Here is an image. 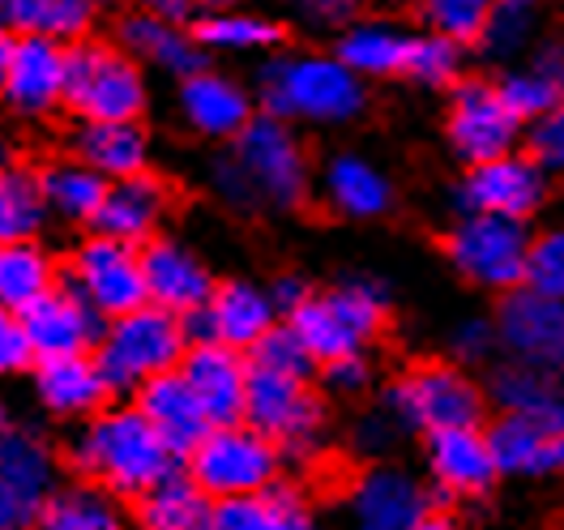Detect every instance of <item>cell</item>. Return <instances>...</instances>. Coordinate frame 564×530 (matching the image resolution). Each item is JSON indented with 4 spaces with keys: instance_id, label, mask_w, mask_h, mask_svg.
<instances>
[{
    "instance_id": "3957f363",
    "label": "cell",
    "mask_w": 564,
    "mask_h": 530,
    "mask_svg": "<svg viewBox=\"0 0 564 530\" xmlns=\"http://www.w3.org/2000/svg\"><path fill=\"white\" fill-rule=\"evenodd\" d=\"M381 407L398 420L406 436H436L458 428H488V389L475 372L449 359H423L402 368L381 389Z\"/></svg>"
},
{
    "instance_id": "5b68a950",
    "label": "cell",
    "mask_w": 564,
    "mask_h": 530,
    "mask_svg": "<svg viewBox=\"0 0 564 530\" xmlns=\"http://www.w3.org/2000/svg\"><path fill=\"white\" fill-rule=\"evenodd\" d=\"M188 351L193 347H188V334H184L180 317L145 304L129 317L107 321V334L95 359L104 368L111 393L138 398L141 386H150V381H159L167 372H180Z\"/></svg>"
},
{
    "instance_id": "ee69618b",
    "label": "cell",
    "mask_w": 564,
    "mask_h": 530,
    "mask_svg": "<svg viewBox=\"0 0 564 530\" xmlns=\"http://www.w3.org/2000/svg\"><path fill=\"white\" fill-rule=\"evenodd\" d=\"M462 61H466V47L420 31L406 77H411L415 86H423V90H454L462 77H466V73H462Z\"/></svg>"
},
{
    "instance_id": "9f6ffc18",
    "label": "cell",
    "mask_w": 564,
    "mask_h": 530,
    "mask_svg": "<svg viewBox=\"0 0 564 530\" xmlns=\"http://www.w3.org/2000/svg\"><path fill=\"white\" fill-rule=\"evenodd\" d=\"M0 368H4L9 377H31L39 368L35 343H31L26 325L13 317V313L0 317Z\"/></svg>"
},
{
    "instance_id": "83f0119b",
    "label": "cell",
    "mask_w": 564,
    "mask_h": 530,
    "mask_svg": "<svg viewBox=\"0 0 564 530\" xmlns=\"http://www.w3.org/2000/svg\"><path fill=\"white\" fill-rule=\"evenodd\" d=\"M206 313L214 321V338L240 355H248L270 329L282 325L274 291L270 283H257V279H223Z\"/></svg>"
},
{
    "instance_id": "44dd1931",
    "label": "cell",
    "mask_w": 564,
    "mask_h": 530,
    "mask_svg": "<svg viewBox=\"0 0 564 530\" xmlns=\"http://www.w3.org/2000/svg\"><path fill=\"white\" fill-rule=\"evenodd\" d=\"M18 321L26 325L31 343L43 359H65V355H95L107 334V321L82 304L69 286H56L47 291L39 304H31L26 313H18Z\"/></svg>"
},
{
    "instance_id": "f35d334b",
    "label": "cell",
    "mask_w": 564,
    "mask_h": 530,
    "mask_svg": "<svg viewBox=\"0 0 564 530\" xmlns=\"http://www.w3.org/2000/svg\"><path fill=\"white\" fill-rule=\"evenodd\" d=\"M214 500L180 466L150 496L138 500V530H210Z\"/></svg>"
},
{
    "instance_id": "d590c367",
    "label": "cell",
    "mask_w": 564,
    "mask_h": 530,
    "mask_svg": "<svg viewBox=\"0 0 564 530\" xmlns=\"http://www.w3.org/2000/svg\"><path fill=\"white\" fill-rule=\"evenodd\" d=\"M61 286V261L43 248V240L0 245V304L4 313H26L47 291Z\"/></svg>"
},
{
    "instance_id": "4316f807",
    "label": "cell",
    "mask_w": 564,
    "mask_h": 530,
    "mask_svg": "<svg viewBox=\"0 0 564 530\" xmlns=\"http://www.w3.org/2000/svg\"><path fill=\"white\" fill-rule=\"evenodd\" d=\"M488 450L500 479H552L564 475V432L539 428L518 415L488 420Z\"/></svg>"
},
{
    "instance_id": "7bdbcfd3",
    "label": "cell",
    "mask_w": 564,
    "mask_h": 530,
    "mask_svg": "<svg viewBox=\"0 0 564 530\" xmlns=\"http://www.w3.org/2000/svg\"><path fill=\"white\" fill-rule=\"evenodd\" d=\"M488 13H492L488 0H427V4H420L423 31L449 39L458 47H479Z\"/></svg>"
},
{
    "instance_id": "cb8c5ba5",
    "label": "cell",
    "mask_w": 564,
    "mask_h": 530,
    "mask_svg": "<svg viewBox=\"0 0 564 530\" xmlns=\"http://www.w3.org/2000/svg\"><path fill=\"white\" fill-rule=\"evenodd\" d=\"M248 355L231 351L223 343L214 347H193L180 364V377L197 393L202 411L210 428L245 424V402H248Z\"/></svg>"
},
{
    "instance_id": "e0dca14e",
    "label": "cell",
    "mask_w": 564,
    "mask_h": 530,
    "mask_svg": "<svg viewBox=\"0 0 564 530\" xmlns=\"http://www.w3.org/2000/svg\"><path fill=\"white\" fill-rule=\"evenodd\" d=\"M423 445V470L436 496V509L454 500H484L496 488L500 470L488 450L484 428H458V432H436L420 441Z\"/></svg>"
},
{
    "instance_id": "e575fe53",
    "label": "cell",
    "mask_w": 564,
    "mask_h": 530,
    "mask_svg": "<svg viewBox=\"0 0 564 530\" xmlns=\"http://www.w3.org/2000/svg\"><path fill=\"white\" fill-rule=\"evenodd\" d=\"M56 218L47 210L43 180L31 163H4L0 172V245H26L39 240Z\"/></svg>"
},
{
    "instance_id": "1f68e13d",
    "label": "cell",
    "mask_w": 564,
    "mask_h": 530,
    "mask_svg": "<svg viewBox=\"0 0 564 530\" xmlns=\"http://www.w3.org/2000/svg\"><path fill=\"white\" fill-rule=\"evenodd\" d=\"M39 180H43V197H47V210L56 223L65 227H95V218L104 210L107 184L99 172H90L86 163H77L73 154H56L52 163L39 167Z\"/></svg>"
},
{
    "instance_id": "603a6c76",
    "label": "cell",
    "mask_w": 564,
    "mask_h": 530,
    "mask_svg": "<svg viewBox=\"0 0 564 530\" xmlns=\"http://www.w3.org/2000/svg\"><path fill=\"white\" fill-rule=\"evenodd\" d=\"M172 214V184L159 176V172H145L133 180H116L107 188L104 210L95 218L90 231L111 236V240H124L133 248H145L150 240L163 236V223Z\"/></svg>"
},
{
    "instance_id": "5bb4252c",
    "label": "cell",
    "mask_w": 564,
    "mask_h": 530,
    "mask_svg": "<svg viewBox=\"0 0 564 530\" xmlns=\"http://www.w3.org/2000/svg\"><path fill=\"white\" fill-rule=\"evenodd\" d=\"M351 527L364 530H411L436 509L432 484L420 470L402 466V462H377V466H359L343 493Z\"/></svg>"
},
{
    "instance_id": "7a4b0ae2",
    "label": "cell",
    "mask_w": 564,
    "mask_h": 530,
    "mask_svg": "<svg viewBox=\"0 0 564 530\" xmlns=\"http://www.w3.org/2000/svg\"><path fill=\"white\" fill-rule=\"evenodd\" d=\"M252 99L257 111L279 116L286 125L313 129H343L364 116L368 82L351 73L334 52L317 47H282L274 56L257 61L252 69Z\"/></svg>"
},
{
    "instance_id": "f1b7e54d",
    "label": "cell",
    "mask_w": 564,
    "mask_h": 530,
    "mask_svg": "<svg viewBox=\"0 0 564 530\" xmlns=\"http://www.w3.org/2000/svg\"><path fill=\"white\" fill-rule=\"evenodd\" d=\"M415 35L393 18H359L343 35L334 39V56L359 73L364 82H381V77H406L411 69V52H415Z\"/></svg>"
},
{
    "instance_id": "d4e9b609",
    "label": "cell",
    "mask_w": 564,
    "mask_h": 530,
    "mask_svg": "<svg viewBox=\"0 0 564 530\" xmlns=\"http://www.w3.org/2000/svg\"><path fill=\"white\" fill-rule=\"evenodd\" d=\"M484 389L496 415H518L539 428L564 432V377L539 372L518 359H496L484 372Z\"/></svg>"
},
{
    "instance_id": "6da1fadb",
    "label": "cell",
    "mask_w": 564,
    "mask_h": 530,
    "mask_svg": "<svg viewBox=\"0 0 564 530\" xmlns=\"http://www.w3.org/2000/svg\"><path fill=\"white\" fill-rule=\"evenodd\" d=\"M65 466L73 479L99 484L124 505L150 496L163 479H172L184 462L167 450V441L141 415L133 402H111L95 420L73 428L65 445Z\"/></svg>"
},
{
    "instance_id": "8d00e7d4",
    "label": "cell",
    "mask_w": 564,
    "mask_h": 530,
    "mask_svg": "<svg viewBox=\"0 0 564 530\" xmlns=\"http://www.w3.org/2000/svg\"><path fill=\"white\" fill-rule=\"evenodd\" d=\"M543 39V13L534 0H496L492 13H488V26H484V39H479V56L488 65H500V69H518V61L539 47Z\"/></svg>"
},
{
    "instance_id": "30bf717a",
    "label": "cell",
    "mask_w": 564,
    "mask_h": 530,
    "mask_svg": "<svg viewBox=\"0 0 564 530\" xmlns=\"http://www.w3.org/2000/svg\"><path fill=\"white\" fill-rule=\"evenodd\" d=\"M231 154L245 163V172L257 184L265 210H300L317 188L308 145L300 138V129L279 120V116L257 111V120L240 133Z\"/></svg>"
},
{
    "instance_id": "8992f818",
    "label": "cell",
    "mask_w": 564,
    "mask_h": 530,
    "mask_svg": "<svg viewBox=\"0 0 564 530\" xmlns=\"http://www.w3.org/2000/svg\"><path fill=\"white\" fill-rule=\"evenodd\" d=\"M530 223L492 218V214H458L445 231V261L462 283L492 291L496 300L527 286Z\"/></svg>"
},
{
    "instance_id": "2e32d148",
    "label": "cell",
    "mask_w": 564,
    "mask_h": 530,
    "mask_svg": "<svg viewBox=\"0 0 564 530\" xmlns=\"http://www.w3.org/2000/svg\"><path fill=\"white\" fill-rule=\"evenodd\" d=\"M176 111L188 133L227 150L257 120V99H252V86L210 65V69L193 73L188 82H176Z\"/></svg>"
},
{
    "instance_id": "681fc988",
    "label": "cell",
    "mask_w": 564,
    "mask_h": 530,
    "mask_svg": "<svg viewBox=\"0 0 564 530\" xmlns=\"http://www.w3.org/2000/svg\"><path fill=\"white\" fill-rule=\"evenodd\" d=\"M527 286L539 295L564 300V218L534 231L527 261Z\"/></svg>"
},
{
    "instance_id": "db71d44e",
    "label": "cell",
    "mask_w": 564,
    "mask_h": 530,
    "mask_svg": "<svg viewBox=\"0 0 564 530\" xmlns=\"http://www.w3.org/2000/svg\"><path fill=\"white\" fill-rule=\"evenodd\" d=\"M321 381L338 398H359V393H368V389L377 386V364H372L368 351H351L343 355V359H334V364H325Z\"/></svg>"
},
{
    "instance_id": "277c9868",
    "label": "cell",
    "mask_w": 564,
    "mask_h": 530,
    "mask_svg": "<svg viewBox=\"0 0 564 530\" xmlns=\"http://www.w3.org/2000/svg\"><path fill=\"white\" fill-rule=\"evenodd\" d=\"M150 107V82L138 61L116 39H86L69 47L65 111L73 125L141 120Z\"/></svg>"
},
{
    "instance_id": "9a60e30c",
    "label": "cell",
    "mask_w": 564,
    "mask_h": 530,
    "mask_svg": "<svg viewBox=\"0 0 564 530\" xmlns=\"http://www.w3.org/2000/svg\"><path fill=\"white\" fill-rule=\"evenodd\" d=\"M492 317L500 334V359H518L527 368L564 377V300L522 286L496 300Z\"/></svg>"
},
{
    "instance_id": "52a82bcc",
    "label": "cell",
    "mask_w": 564,
    "mask_h": 530,
    "mask_svg": "<svg viewBox=\"0 0 564 530\" xmlns=\"http://www.w3.org/2000/svg\"><path fill=\"white\" fill-rule=\"evenodd\" d=\"M61 466L52 436L31 420L0 424V530H35L47 500L61 493Z\"/></svg>"
},
{
    "instance_id": "bcb514c9",
    "label": "cell",
    "mask_w": 564,
    "mask_h": 530,
    "mask_svg": "<svg viewBox=\"0 0 564 530\" xmlns=\"http://www.w3.org/2000/svg\"><path fill=\"white\" fill-rule=\"evenodd\" d=\"M206 188H210L214 202L231 214L265 210V202H261L257 184H252V176L245 172V163L231 154V145H227V150H218V154H210V163H206Z\"/></svg>"
},
{
    "instance_id": "d6a6232c",
    "label": "cell",
    "mask_w": 564,
    "mask_h": 530,
    "mask_svg": "<svg viewBox=\"0 0 564 530\" xmlns=\"http://www.w3.org/2000/svg\"><path fill=\"white\" fill-rule=\"evenodd\" d=\"M197 43L210 52H223V56H274L282 52V22L270 18V13H252V9H206L193 26Z\"/></svg>"
},
{
    "instance_id": "74e56055",
    "label": "cell",
    "mask_w": 564,
    "mask_h": 530,
    "mask_svg": "<svg viewBox=\"0 0 564 530\" xmlns=\"http://www.w3.org/2000/svg\"><path fill=\"white\" fill-rule=\"evenodd\" d=\"M325 300H329V309L343 317V325L368 347V343L386 329L389 309H393V286H389L381 274L351 270V274H343L338 283L325 286Z\"/></svg>"
},
{
    "instance_id": "ba28073f",
    "label": "cell",
    "mask_w": 564,
    "mask_h": 530,
    "mask_svg": "<svg viewBox=\"0 0 564 530\" xmlns=\"http://www.w3.org/2000/svg\"><path fill=\"white\" fill-rule=\"evenodd\" d=\"M282 466L286 462H282L279 445L248 424L210 428V436L184 462L188 479L210 500L265 496L274 484H282Z\"/></svg>"
},
{
    "instance_id": "be15d7a7",
    "label": "cell",
    "mask_w": 564,
    "mask_h": 530,
    "mask_svg": "<svg viewBox=\"0 0 564 530\" xmlns=\"http://www.w3.org/2000/svg\"><path fill=\"white\" fill-rule=\"evenodd\" d=\"M351 530H364V527H351Z\"/></svg>"
},
{
    "instance_id": "4dcf8cb0",
    "label": "cell",
    "mask_w": 564,
    "mask_h": 530,
    "mask_svg": "<svg viewBox=\"0 0 564 530\" xmlns=\"http://www.w3.org/2000/svg\"><path fill=\"white\" fill-rule=\"evenodd\" d=\"M99 9L90 0H4L0 4V26L4 35H35L52 39L61 47L86 43Z\"/></svg>"
},
{
    "instance_id": "ac0fdd59",
    "label": "cell",
    "mask_w": 564,
    "mask_h": 530,
    "mask_svg": "<svg viewBox=\"0 0 564 530\" xmlns=\"http://www.w3.org/2000/svg\"><path fill=\"white\" fill-rule=\"evenodd\" d=\"M141 270H145L150 304L172 317L202 313L218 291V279L206 266V257L180 236H159L141 248Z\"/></svg>"
},
{
    "instance_id": "6125c7cd",
    "label": "cell",
    "mask_w": 564,
    "mask_h": 530,
    "mask_svg": "<svg viewBox=\"0 0 564 530\" xmlns=\"http://www.w3.org/2000/svg\"><path fill=\"white\" fill-rule=\"evenodd\" d=\"M411 530H462V527H458V518H454L449 509H432V513H427L423 522H415Z\"/></svg>"
},
{
    "instance_id": "b9f144b4",
    "label": "cell",
    "mask_w": 564,
    "mask_h": 530,
    "mask_svg": "<svg viewBox=\"0 0 564 530\" xmlns=\"http://www.w3.org/2000/svg\"><path fill=\"white\" fill-rule=\"evenodd\" d=\"M274 445H279L282 462H291V466H317L325 458V450H329V407H325L321 393H313L300 407V415L282 428Z\"/></svg>"
},
{
    "instance_id": "94428289",
    "label": "cell",
    "mask_w": 564,
    "mask_h": 530,
    "mask_svg": "<svg viewBox=\"0 0 564 530\" xmlns=\"http://www.w3.org/2000/svg\"><path fill=\"white\" fill-rule=\"evenodd\" d=\"M150 9H154L159 18H167V22H176V26H188V31H193L197 18L206 13V9H197V4H188V0H154Z\"/></svg>"
},
{
    "instance_id": "836d02e7",
    "label": "cell",
    "mask_w": 564,
    "mask_h": 530,
    "mask_svg": "<svg viewBox=\"0 0 564 530\" xmlns=\"http://www.w3.org/2000/svg\"><path fill=\"white\" fill-rule=\"evenodd\" d=\"M35 530H133L129 509L120 496H111L99 484L86 479H65L61 493L47 500L39 513Z\"/></svg>"
},
{
    "instance_id": "6f0895ef",
    "label": "cell",
    "mask_w": 564,
    "mask_h": 530,
    "mask_svg": "<svg viewBox=\"0 0 564 530\" xmlns=\"http://www.w3.org/2000/svg\"><path fill=\"white\" fill-rule=\"evenodd\" d=\"M364 13H359V4L351 0H304V4H295V22L300 26H308V31H329V35L338 39L351 22H359Z\"/></svg>"
},
{
    "instance_id": "7c38bea8",
    "label": "cell",
    "mask_w": 564,
    "mask_h": 530,
    "mask_svg": "<svg viewBox=\"0 0 564 530\" xmlns=\"http://www.w3.org/2000/svg\"><path fill=\"white\" fill-rule=\"evenodd\" d=\"M547 197H552V176L530 159L527 150L505 154V159L484 163V167H466L449 188L454 218L458 214H492V218L530 223L547 206Z\"/></svg>"
},
{
    "instance_id": "f6af8a7d",
    "label": "cell",
    "mask_w": 564,
    "mask_h": 530,
    "mask_svg": "<svg viewBox=\"0 0 564 530\" xmlns=\"http://www.w3.org/2000/svg\"><path fill=\"white\" fill-rule=\"evenodd\" d=\"M496 355H500V334H496V317H488V313L458 317L445 329V359L466 368V372L492 368Z\"/></svg>"
},
{
    "instance_id": "680465c9",
    "label": "cell",
    "mask_w": 564,
    "mask_h": 530,
    "mask_svg": "<svg viewBox=\"0 0 564 530\" xmlns=\"http://www.w3.org/2000/svg\"><path fill=\"white\" fill-rule=\"evenodd\" d=\"M527 65L564 99V31H552V35L539 39V47L530 52Z\"/></svg>"
},
{
    "instance_id": "ab89813d",
    "label": "cell",
    "mask_w": 564,
    "mask_h": 530,
    "mask_svg": "<svg viewBox=\"0 0 564 530\" xmlns=\"http://www.w3.org/2000/svg\"><path fill=\"white\" fill-rule=\"evenodd\" d=\"M252 368V364H248ZM317 389L308 381H295V377H282V372H265V368H252L248 372V402H245V424L257 428L261 436L279 441V432L295 415L300 407L313 398Z\"/></svg>"
},
{
    "instance_id": "ffe728a7",
    "label": "cell",
    "mask_w": 564,
    "mask_h": 530,
    "mask_svg": "<svg viewBox=\"0 0 564 530\" xmlns=\"http://www.w3.org/2000/svg\"><path fill=\"white\" fill-rule=\"evenodd\" d=\"M116 43L138 61L141 69H159L176 82H188L193 73L210 69L206 47L188 26H176L167 18H159L154 9H133L124 18H116Z\"/></svg>"
},
{
    "instance_id": "816d5d0a",
    "label": "cell",
    "mask_w": 564,
    "mask_h": 530,
    "mask_svg": "<svg viewBox=\"0 0 564 530\" xmlns=\"http://www.w3.org/2000/svg\"><path fill=\"white\" fill-rule=\"evenodd\" d=\"M522 150H527L547 176H564V104L552 107L543 120L527 125Z\"/></svg>"
},
{
    "instance_id": "f546056e",
    "label": "cell",
    "mask_w": 564,
    "mask_h": 530,
    "mask_svg": "<svg viewBox=\"0 0 564 530\" xmlns=\"http://www.w3.org/2000/svg\"><path fill=\"white\" fill-rule=\"evenodd\" d=\"M133 407L154 424V432L167 441V450H172L180 462H188V454L210 436V420H206L197 393L188 389V381H184L180 372H167V377L141 386L138 398H133Z\"/></svg>"
},
{
    "instance_id": "11a10c76",
    "label": "cell",
    "mask_w": 564,
    "mask_h": 530,
    "mask_svg": "<svg viewBox=\"0 0 564 530\" xmlns=\"http://www.w3.org/2000/svg\"><path fill=\"white\" fill-rule=\"evenodd\" d=\"M274 509L270 496H245V500H214L210 530H270Z\"/></svg>"
},
{
    "instance_id": "c3c4849f",
    "label": "cell",
    "mask_w": 564,
    "mask_h": 530,
    "mask_svg": "<svg viewBox=\"0 0 564 530\" xmlns=\"http://www.w3.org/2000/svg\"><path fill=\"white\" fill-rule=\"evenodd\" d=\"M496 90H500V99L505 107L522 120V125H534V120H543L552 107H561L564 99L539 77V73L530 69V65H518V69H505L496 77Z\"/></svg>"
},
{
    "instance_id": "f5cc1de1",
    "label": "cell",
    "mask_w": 564,
    "mask_h": 530,
    "mask_svg": "<svg viewBox=\"0 0 564 530\" xmlns=\"http://www.w3.org/2000/svg\"><path fill=\"white\" fill-rule=\"evenodd\" d=\"M265 496H270V509H274L270 530H321L317 509H313L308 493H304L295 479H282V484H274Z\"/></svg>"
},
{
    "instance_id": "91938a15",
    "label": "cell",
    "mask_w": 564,
    "mask_h": 530,
    "mask_svg": "<svg viewBox=\"0 0 564 530\" xmlns=\"http://www.w3.org/2000/svg\"><path fill=\"white\" fill-rule=\"evenodd\" d=\"M270 291H274V304H279L282 321H291L313 295H317V286L308 283L304 274H295V270H286V274H279L274 283H270Z\"/></svg>"
},
{
    "instance_id": "f907efd6",
    "label": "cell",
    "mask_w": 564,
    "mask_h": 530,
    "mask_svg": "<svg viewBox=\"0 0 564 530\" xmlns=\"http://www.w3.org/2000/svg\"><path fill=\"white\" fill-rule=\"evenodd\" d=\"M402 436H406V432L398 428V420L377 402L372 411H364V415L351 420V428H347V450H351L364 466H377V462H393V450H398Z\"/></svg>"
},
{
    "instance_id": "9c48e42d",
    "label": "cell",
    "mask_w": 564,
    "mask_h": 530,
    "mask_svg": "<svg viewBox=\"0 0 564 530\" xmlns=\"http://www.w3.org/2000/svg\"><path fill=\"white\" fill-rule=\"evenodd\" d=\"M61 286H69L104 321H120L150 304L141 248L99 236V231H86L69 248V257L61 261Z\"/></svg>"
},
{
    "instance_id": "7402d4cb",
    "label": "cell",
    "mask_w": 564,
    "mask_h": 530,
    "mask_svg": "<svg viewBox=\"0 0 564 530\" xmlns=\"http://www.w3.org/2000/svg\"><path fill=\"white\" fill-rule=\"evenodd\" d=\"M317 193L329 210L351 218V223H377L398 202V188L386 176V167H377L359 150H338V154L325 159L317 176Z\"/></svg>"
},
{
    "instance_id": "60d3db41",
    "label": "cell",
    "mask_w": 564,
    "mask_h": 530,
    "mask_svg": "<svg viewBox=\"0 0 564 530\" xmlns=\"http://www.w3.org/2000/svg\"><path fill=\"white\" fill-rule=\"evenodd\" d=\"M286 325L300 334V343L308 347V355L317 359L321 368H325V364H334V359H343V355H351V351H368L351 329L343 325V317L329 309L325 291H317V295H313L295 317L286 321Z\"/></svg>"
},
{
    "instance_id": "7dc6e473",
    "label": "cell",
    "mask_w": 564,
    "mask_h": 530,
    "mask_svg": "<svg viewBox=\"0 0 564 530\" xmlns=\"http://www.w3.org/2000/svg\"><path fill=\"white\" fill-rule=\"evenodd\" d=\"M252 368H265V372H282V377H295V381H313V372H321V364L308 355V347L300 343V334L282 321L279 329H270L252 351H248Z\"/></svg>"
},
{
    "instance_id": "4fadbf2b",
    "label": "cell",
    "mask_w": 564,
    "mask_h": 530,
    "mask_svg": "<svg viewBox=\"0 0 564 530\" xmlns=\"http://www.w3.org/2000/svg\"><path fill=\"white\" fill-rule=\"evenodd\" d=\"M69 47L35 35H0V95L18 120H47L65 107Z\"/></svg>"
},
{
    "instance_id": "8fae6325",
    "label": "cell",
    "mask_w": 564,
    "mask_h": 530,
    "mask_svg": "<svg viewBox=\"0 0 564 530\" xmlns=\"http://www.w3.org/2000/svg\"><path fill=\"white\" fill-rule=\"evenodd\" d=\"M527 138V125L505 107L496 77H462L449 90L445 107V142L454 150V159L466 167H484L505 154H518Z\"/></svg>"
},
{
    "instance_id": "d6986e66",
    "label": "cell",
    "mask_w": 564,
    "mask_h": 530,
    "mask_svg": "<svg viewBox=\"0 0 564 530\" xmlns=\"http://www.w3.org/2000/svg\"><path fill=\"white\" fill-rule=\"evenodd\" d=\"M31 398L47 420L86 424L111 407L116 393L95 355H65V359H43L31 372Z\"/></svg>"
},
{
    "instance_id": "484cf974",
    "label": "cell",
    "mask_w": 564,
    "mask_h": 530,
    "mask_svg": "<svg viewBox=\"0 0 564 530\" xmlns=\"http://www.w3.org/2000/svg\"><path fill=\"white\" fill-rule=\"evenodd\" d=\"M77 163H86L90 172H99L107 184L116 180H133L154 172L150 154H154V138L145 129V120H116V125H73L69 150Z\"/></svg>"
}]
</instances>
